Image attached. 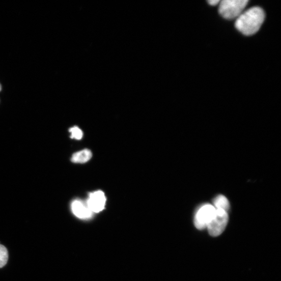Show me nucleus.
<instances>
[{
	"instance_id": "f257e3e1",
	"label": "nucleus",
	"mask_w": 281,
	"mask_h": 281,
	"mask_svg": "<svg viewBox=\"0 0 281 281\" xmlns=\"http://www.w3.org/2000/svg\"><path fill=\"white\" fill-rule=\"evenodd\" d=\"M265 14L260 7H253L243 12L237 19L235 26L243 35L249 36L260 30L265 20Z\"/></svg>"
},
{
	"instance_id": "f03ea898",
	"label": "nucleus",
	"mask_w": 281,
	"mask_h": 281,
	"mask_svg": "<svg viewBox=\"0 0 281 281\" xmlns=\"http://www.w3.org/2000/svg\"><path fill=\"white\" fill-rule=\"evenodd\" d=\"M247 0H223L219 3V12L225 19H237L246 7Z\"/></svg>"
},
{
	"instance_id": "7ed1b4c3",
	"label": "nucleus",
	"mask_w": 281,
	"mask_h": 281,
	"mask_svg": "<svg viewBox=\"0 0 281 281\" xmlns=\"http://www.w3.org/2000/svg\"><path fill=\"white\" fill-rule=\"evenodd\" d=\"M229 220V216L226 211L216 209L215 215L207 227L208 232L211 236L218 237L225 230Z\"/></svg>"
},
{
	"instance_id": "20e7f679",
	"label": "nucleus",
	"mask_w": 281,
	"mask_h": 281,
	"mask_svg": "<svg viewBox=\"0 0 281 281\" xmlns=\"http://www.w3.org/2000/svg\"><path fill=\"white\" fill-rule=\"evenodd\" d=\"M216 213L215 207L210 204L202 206L197 211L194 217V224L199 230L207 228L212 220Z\"/></svg>"
},
{
	"instance_id": "39448f33",
	"label": "nucleus",
	"mask_w": 281,
	"mask_h": 281,
	"mask_svg": "<svg viewBox=\"0 0 281 281\" xmlns=\"http://www.w3.org/2000/svg\"><path fill=\"white\" fill-rule=\"evenodd\" d=\"M106 201L104 193L97 191L90 194L87 205L92 213H98L104 209Z\"/></svg>"
},
{
	"instance_id": "423d86ee",
	"label": "nucleus",
	"mask_w": 281,
	"mask_h": 281,
	"mask_svg": "<svg viewBox=\"0 0 281 281\" xmlns=\"http://www.w3.org/2000/svg\"><path fill=\"white\" fill-rule=\"evenodd\" d=\"M73 214L80 219H87L92 216V212L87 204L80 200L74 201L71 204Z\"/></svg>"
},
{
	"instance_id": "0eeeda50",
	"label": "nucleus",
	"mask_w": 281,
	"mask_h": 281,
	"mask_svg": "<svg viewBox=\"0 0 281 281\" xmlns=\"http://www.w3.org/2000/svg\"><path fill=\"white\" fill-rule=\"evenodd\" d=\"M92 156L91 151L88 149H85L74 154L71 160L75 163H85L88 161Z\"/></svg>"
},
{
	"instance_id": "6e6552de",
	"label": "nucleus",
	"mask_w": 281,
	"mask_h": 281,
	"mask_svg": "<svg viewBox=\"0 0 281 281\" xmlns=\"http://www.w3.org/2000/svg\"><path fill=\"white\" fill-rule=\"evenodd\" d=\"M214 205L216 209H220L228 213L230 209V203L228 199L224 195H219L214 200Z\"/></svg>"
},
{
	"instance_id": "1a4fd4ad",
	"label": "nucleus",
	"mask_w": 281,
	"mask_h": 281,
	"mask_svg": "<svg viewBox=\"0 0 281 281\" xmlns=\"http://www.w3.org/2000/svg\"><path fill=\"white\" fill-rule=\"evenodd\" d=\"M8 258L7 249L4 245L0 244V268L4 267L6 265Z\"/></svg>"
},
{
	"instance_id": "9d476101",
	"label": "nucleus",
	"mask_w": 281,
	"mask_h": 281,
	"mask_svg": "<svg viewBox=\"0 0 281 281\" xmlns=\"http://www.w3.org/2000/svg\"><path fill=\"white\" fill-rule=\"evenodd\" d=\"M69 131L70 133H71V136H70V137L78 140L81 139L82 138L83 132L78 127L75 126L71 128Z\"/></svg>"
},
{
	"instance_id": "9b49d317",
	"label": "nucleus",
	"mask_w": 281,
	"mask_h": 281,
	"mask_svg": "<svg viewBox=\"0 0 281 281\" xmlns=\"http://www.w3.org/2000/svg\"><path fill=\"white\" fill-rule=\"evenodd\" d=\"M220 2L219 0H209V1H208V4L212 6H217Z\"/></svg>"
},
{
	"instance_id": "f8f14e48",
	"label": "nucleus",
	"mask_w": 281,
	"mask_h": 281,
	"mask_svg": "<svg viewBox=\"0 0 281 281\" xmlns=\"http://www.w3.org/2000/svg\"><path fill=\"white\" fill-rule=\"evenodd\" d=\"M1 90H2V86H1V85H0V91H1Z\"/></svg>"
}]
</instances>
